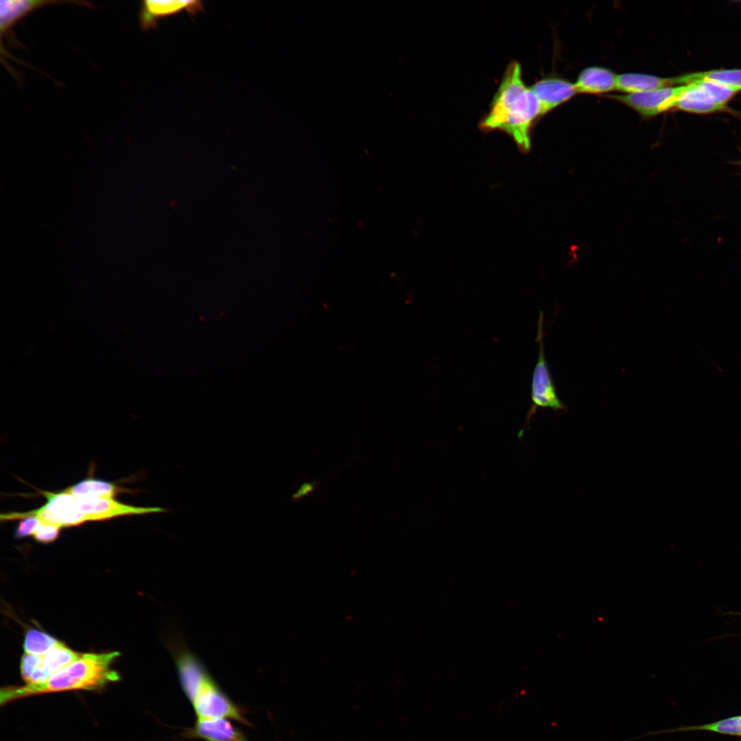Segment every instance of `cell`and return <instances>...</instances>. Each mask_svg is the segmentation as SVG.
<instances>
[{"label":"cell","mask_w":741,"mask_h":741,"mask_svg":"<svg viewBox=\"0 0 741 741\" xmlns=\"http://www.w3.org/2000/svg\"><path fill=\"white\" fill-rule=\"evenodd\" d=\"M197 718H227L250 725L242 709L220 688L212 676L191 703Z\"/></svg>","instance_id":"cell-6"},{"label":"cell","mask_w":741,"mask_h":741,"mask_svg":"<svg viewBox=\"0 0 741 741\" xmlns=\"http://www.w3.org/2000/svg\"><path fill=\"white\" fill-rule=\"evenodd\" d=\"M527 88L522 78L521 64L517 61L512 62L505 71L489 112L480 121L482 130H499L510 106Z\"/></svg>","instance_id":"cell-4"},{"label":"cell","mask_w":741,"mask_h":741,"mask_svg":"<svg viewBox=\"0 0 741 741\" xmlns=\"http://www.w3.org/2000/svg\"><path fill=\"white\" fill-rule=\"evenodd\" d=\"M61 3L93 6L91 3L78 1L1 0L0 1L1 35L8 34L16 23L34 10L49 4Z\"/></svg>","instance_id":"cell-13"},{"label":"cell","mask_w":741,"mask_h":741,"mask_svg":"<svg viewBox=\"0 0 741 741\" xmlns=\"http://www.w3.org/2000/svg\"><path fill=\"white\" fill-rule=\"evenodd\" d=\"M78 498L113 497L129 491L114 482L95 478H86L64 489Z\"/></svg>","instance_id":"cell-17"},{"label":"cell","mask_w":741,"mask_h":741,"mask_svg":"<svg viewBox=\"0 0 741 741\" xmlns=\"http://www.w3.org/2000/svg\"><path fill=\"white\" fill-rule=\"evenodd\" d=\"M77 502L86 521H100L122 516L168 512L167 509L158 507H140L125 504L113 497H77Z\"/></svg>","instance_id":"cell-9"},{"label":"cell","mask_w":741,"mask_h":741,"mask_svg":"<svg viewBox=\"0 0 741 741\" xmlns=\"http://www.w3.org/2000/svg\"><path fill=\"white\" fill-rule=\"evenodd\" d=\"M203 10V3L199 0H146L141 2L139 10L140 25L143 30H149L155 28L161 19L183 11L196 15Z\"/></svg>","instance_id":"cell-10"},{"label":"cell","mask_w":741,"mask_h":741,"mask_svg":"<svg viewBox=\"0 0 741 741\" xmlns=\"http://www.w3.org/2000/svg\"><path fill=\"white\" fill-rule=\"evenodd\" d=\"M687 731H707L726 736L741 737V714L722 718L714 722L703 725L681 726L672 729L649 731L638 737L630 738V740H633L648 736L661 733Z\"/></svg>","instance_id":"cell-16"},{"label":"cell","mask_w":741,"mask_h":741,"mask_svg":"<svg viewBox=\"0 0 741 741\" xmlns=\"http://www.w3.org/2000/svg\"><path fill=\"white\" fill-rule=\"evenodd\" d=\"M543 314L541 311L536 339L539 344V356L534 368L531 385L532 405L527 414L526 423H530L531 417L537 408H550L556 412L566 409L564 403L557 396L546 362L543 346Z\"/></svg>","instance_id":"cell-3"},{"label":"cell","mask_w":741,"mask_h":741,"mask_svg":"<svg viewBox=\"0 0 741 741\" xmlns=\"http://www.w3.org/2000/svg\"><path fill=\"white\" fill-rule=\"evenodd\" d=\"M60 642L40 631L31 629L25 635L23 649L25 653L44 655Z\"/></svg>","instance_id":"cell-19"},{"label":"cell","mask_w":741,"mask_h":741,"mask_svg":"<svg viewBox=\"0 0 741 741\" xmlns=\"http://www.w3.org/2000/svg\"><path fill=\"white\" fill-rule=\"evenodd\" d=\"M541 115L539 100L527 88L506 113L500 130L510 135L523 150L530 148V132L533 121Z\"/></svg>","instance_id":"cell-5"},{"label":"cell","mask_w":741,"mask_h":741,"mask_svg":"<svg viewBox=\"0 0 741 741\" xmlns=\"http://www.w3.org/2000/svg\"><path fill=\"white\" fill-rule=\"evenodd\" d=\"M697 82L686 84V88L675 104L674 108L681 110L704 114L720 111L725 108Z\"/></svg>","instance_id":"cell-15"},{"label":"cell","mask_w":741,"mask_h":741,"mask_svg":"<svg viewBox=\"0 0 741 741\" xmlns=\"http://www.w3.org/2000/svg\"><path fill=\"white\" fill-rule=\"evenodd\" d=\"M80 655L62 642L44 655L25 653L21 661V677L26 684L44 682Z\"/></svg>","instance_id":"cell-7"},{"label":"cell","mask_w":741,"mask_h":741,"mask_svg":"<svg viewBox=\"0 0 741 741\" xmlns=\"http://www.w3.org/2000/svg\"><path fill=\"white\" fill-rule=\"evenodd\" d=\"M685 88L686 84L608 97L626 104L642 117H650L674 108Z\"/></svg>","instance_id":"cell-8"},{"label":"cell","mask_w":741,"mask_h":741,"mask_svg":"<svg viewBox=\"0 0 741 741\" xmlns=\"http://www.w3.org/2000/svg\"><path fill=\"white\" fill-rule=\"evenodd\" d=\"M183 736L204 741H248L227 718H197L193 726L185 731Z\"/></svg>","instance_id":"cell-11"},{"label":"cell","mask_w":741,"mask_h":741,"mask_svg":"<svg viewBox=\"0 0 741 741\" xmlns=\"http://www.w3.org/2000/svg\"><path fill=\"white\" fill-rule=\"evenodd\" d=\"M530 88L539 100L541 115L570 99L577 93L574 84L559 78L541 79Z\"/></svg>","instance_id":"cell-12"},{"label":"cell","mask_w":741,"mask_h":741,"mask_svg":"<svg viewBox=\"0 0 741 741\" xmlns=\"http://www.w3.org/2000/svg\"><path fill=\"white\" fill-rule=\"evenodd\" d=\"M119 652L86 653L44 682L6 687L0 692L1 705L31 696L71 690H99L119 680L112 665Z\"/></svg>","instance_id":"cell-1"},{"label":"cell","mask_w":741,"mask_h":741,"mask_svg":"<svg viewBox=\"0 0 741 741\" xmlns=\"http://www.w3.org/2000/svg\"><path fill=\"white\" fill-rule=\"evenodd\" d=\"M61 528V527L55 524L43 523L33 534V537L37 542L40 543H49L58 538Z\"/></svg>","instance_id":"cell-22"},{"label":"cell","mask_w":741,"mask_h":741,"mask_svg":"<svg viewBox=\"0 0 741 741\" xmlns=\"http://www.w3.org/2000/svg\"><path fill=\"white\" fill-rule=\"evenodd\" d=\"M319 482L317 480L302 483L296 492L292 494L291 497L292 501L298 502L307 498L316 491Z\"/></svg>","instance_id":"cell-23"},{"label":"cell","mask_w":741,"mask_h":741,"mask_svg":"<svg viewBox=\"0 0 741 741\" xmlns=\"http://www.w3.org/2000/svg\"><path fill=\"white\" fill-rule=\"evenodd\" d=\"M695 82H697L717 102L723 105H725L735 94L740 91L738 89L707 80H698Z\"/></svg>","instance_id":"cell-20"},{"label":"cell","mask_w":741,"mask_h":741,"mask_svg":"<svg viewBox=\"0 0 741 741\" xmlns=\"http://www.w3.org/2000/svg\"><path fill=\"white\" fill-rule=\"evenodd\" d=\"M617 76L612 71L602 67H589L583 69L574 83L577 93L602 94L616 90Z\"/></svg>","instance_id":"cell-14"},{"label":"cell","mask_w":741,"mask_h":741,"mask_svg":"<svg viewBox=\"0 0 741 741\" xmlns=\"http://www.w3.org/2000/svg\"><path fill=\"white\" fill-rule=\"evenodd\" d=\"M46 503L41 507L25 512H8L0 515L1 521L21 519L27 515L37 516L43 523L52 524L61 528L80 526L86 522L77 502V497L64 490L54 493L40 491Z\"/></svg>","instance_id":"cell-2"},{"label":"cell","mask_w":741,"mask_h":741,"mask_svg":"<svg viewBox=\"0 0 741 741\" xmlns=\"http://www.w3.org/2000/svg\"><path fill=\"white\" fill-rule=\"evenodd\" d=\"M21 519L14 531V537L17 539L33 536L43 524L41 520L34 515H25Z\"/></svg>","instance_id":"cell-21"},{"label":"cell","mask_w":741,"mask_h":741,"mask_svg":"<svg viewBox=\"0 0 741 741\" xmlns=\"http://www.w3.org/2000/svg\"><path fill=\"white\" fill-rule=\"evenodd\" d=\"M698 80H707L741 91V69H717L694 72L679 76L680 85Z\"/></svg>","instance_id":"cell-18"}]
</instances>
